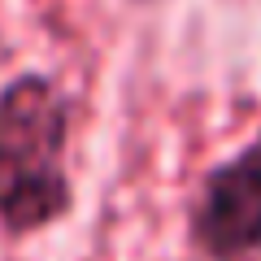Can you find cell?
<instances>
[{"label": "cell", "mask_w": 261, "mask_h": 261, "mask_svg": "<svg viewBox=\"0 0 261 261\" xmlns=\"http://www.w3.org/2000/svg\"><path fill=\"white\" fill-rule=\"evenodd\" d=\"M187 244L200 261L261 257V140L200 174L187 205Z\"/></svg>", "instance_id": "2"}, {"label": "cell", "mask_w": 261, "mask_h": 261, "mask_svg": "<svg viewBox=\"0 0 261 261\" xmlns=\"http://www.w3.org/2000/svg\"><path fill=\"white\" fill-rule=\"evenodd\" d=\"M74 96L48 70L0 83V231L35 240L74 214Z\"/></svg>", "instance_id": "1"}]
</instances>
